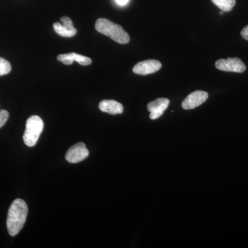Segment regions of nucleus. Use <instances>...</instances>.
Instances as JSON below:
<instances>
[{
  "instance_id": "9",
  "label": "nucleus",
  "mask_w": 248,
  "mask_h": 248,
  "mask_svg": "<svg viewBox=\"0 0 248 248\" xmlns=\"http://www.w3.org/2000/svg\"><path fill=\"white\" fill-rule=\"evenodd\" d=\"M99 108L102 112L114 115L122 114L124 111L122 104L115 100H103L99 104Z\"/></svg>"
},
{
  "instance_id": "11",
  "label": "nucleus",
  "mask_w": 248,
  "mask_h": 248,
  "mask_svg": "<svg viewBox=\"0 0 248 248\" xmlns=\"http://www.w3.org/2000/svg\"><path fill=\"white\" fill-rule=\"evenodd\" d=\"M53 29L59 35L63 37H71L77 33V31L69 30L60 22L54 23Z\"/></svg>"
},
{
  "instance_id": "5",
  "label": "nucleus",
  "mask_w": 248,
  "mask_h": 248,
  "mask_svg": "<svg viewBox=\"0 0 248 248\" xmlns=\"http://www.w3.org/2000/svg\"><path fill=\"white\" fill-rule=\"evenodd\" d=\"M89 151L86 148L85 143L79 142L68 149L65 157L68 162L71 164H77L80 161H84L89 156Z\"/></svg>"
},
{
  "instance_id": "17",
  "label": "nucleus",
  "mask_w": 248,
  "mask_h": 248,
  "mask_svg": "<svg viewBox=\"0 0 248 248\" xmlns=\"http://www.w3.org/2000/svg\"><path fill=\"white\" fill-rule=\"evenodd\" d=\"M223 13H224V11H221V12H220V15H223Z\"/></svg>"
},
{
  "instance_id": "7",
  "label": "nucleus",
  "mask_w": 248,
  "mask_h": 248,
  "mask_svg": "<svg viewBox=\"0 0 248 248\" xmlns=\"http://www.w3.org/2000/svg\"><path fill=\"white\" fill-rule=\"evenodd\" d=\"M161 68V62L155 60H148L139 62L134 66L133 71L135 74L146 76L156 73Z\"/></svg>"
},
{
  "instance_id": "6",
  "label": "nucleus",
  "mask_w": 248,
  "mask_h": 248,
  "mask_svg": "<svg viewBox=\"0 0 248 248\" xmlns=\"http://www.w3.org/2000/svg\"><path fill=\"white\" fill-rule=\"evenodd\" d=\"M208 93L205 91H197L190 93L182 102V108L185 110H191L200 107L208 99Z\"/></svg>"
},
{
  "instance_id": "12",
  "label": "nucleus",
  "mask_w": 248,
  "mask_h": 248,
  "mask_svg": "<svg viewBox=\"0 0 248 248\" xmlns=\"http://www.w3.org/2000/svg\"><path fill=\"white\" fill-rule=\"evenodd\" d=\"M70 57H71L72 62H77L81 66H89L92 63V60L91 58L79 55V54L70 53Z\"/></svg>"
},
{
  "instance_id": "1",
  "label": "nucleus",
  "mask_w": 248,
  "mask_h": 248,
  "mask_svg": "<svg viewBox=\"0 0 248 248\" xmlns=\"http://www.w3.org/2000/svg\"><path fill=\"white\" fill-rule=\"evenodd\" d=\"M28 211L27 204L21 199H17L11 204L6 220V226L11 236H16L22 231L27 221Z\"/></svg>"
},
{
  "instance_id": "3",
  "label": "nucleus",
  "mask_w": 248,
  "mask_h": 248,
  "mask_svg": "<svg viewBox=\"0 0 248 248\" xmlns=\"http://www.w3.org/2000/svg\"><path fill=\"white\" fill-rule=\"evenodd\" d=\"M44 122L39 116L29 117L26 124V129L23 135L24 143L29 147L35 146L41 134L43 131Z\"/></svg>"
},
{
  "instance_id": "16",
  "label": "nucleus",
  "mask_w": 248,
  "mask_h": 248,
  "mask_svg": "<svg viewBox=\"0 0 248 248\" xmlns=\"http://www.w3.org/2000/svg\"><path fill=\"white\" fill-rule=\"evenodd\" d=\"M115 1L120 6H125V4H128L129 0H115Z\"/></svg>"
},
{
  "instance_id": "13",
  "label": "nucleus",
  "mask_w": 248,
  "mask_h": 248,
  "mask_svg": "<svg viewBox=\"0 0 248 248\" xmlns=\"http://www.w3.org/2000/svg\"><path fill=\"white\" fill-rule=\"evenodd\" d=\"M11 71V63L5 59L0 58V76L9 74Z\"/></svg>"
},
{
  "instance_id": "4",
  "label": "nucleus",
  "mask_w": 248,
  "mask_h": 248,
  "mask_svg": "<svg viewBox=\"0 0 248 248\" xmlns=\"http://www.w3.org/2000/svg\"><path fill=\"white\" fill-rule=\"evenodd\" d=\"M215 66L220 71L238 73H244L246 70L244 62L237 58H228L227 60L221 59L216 62Z\"/></svg>"
},
{
  "instance_id": "10",
  "label": "nucleus",
  "mask_w": 248,
  "mask_h": 248,
  "mask_svg": "<svg viewBox=\"0 0 248 248\" xmlns=\"http://www.w3.org/2000/svg\"><path fill=\"white\" fill-rule=\"evenodd\" d=\"M212 1L224 12H230L236 4V0H212Z\"/></svg>"
},
{
  "instance_id": "8",
  "label": "nucleus",
  "mask_w": 248,
  "mask_h": 248,
  "mask_svg": "<svg viewBox=\"0 0 248 248\" xmlns=\"http://www.w3.org/2000/svg\"><path fill=\"white\" fill-rule=\"evenodd\" d=\"M169 104V99L166 98H158L156 100L150 102L147 107L148 111L151 112L150 118L153 120L159 118L168 108Z\"/></svg>"
},
{
  "instance_id": "15",
  "label": "nucleus",
  "mask_w": 248,
  "mask_h": 248,
  "mask_svg": "<svg viewBox=\"0 0 248 248\" xmlns=\"http://www.w3.org/2000/svg\"><path fill=\"white\" fill-rule=\"evenodd\" d=\"M241 35L242 36L243 38L245 40L248 41V25L246 26L242 29L241 32Z\"/></svg>"
},
{
  "instance_id": "2",
  "label": "nucleus",
  "mask_w": 248,
  "mask_h": 248,
  "mask_svg": "<svg viewBox=\"0 0 248 248\" xmlns=\"http://www.w3.org/2000/svg\"><path fill=\"white\" fill-rule=\"evenodd\" d=\"M95 29L103 35L110 37L117 43L125 45L130 41L128 34L123 28L105 18L97 19L95 23Z\"/></svg>"
},
{
  "instance_id": "14",
  "label": "nucleus",
  "mask_w": 248,
  "mask_h": 248,
  "mask_svg": "<svg viewBox=\"0 0 248 248\" xmlns=\"http://www.w3.org/2000/svg\"><path fill=\"white\" fill-rule=\"evenodd\" d=\"M9 113L7 110H0V128L4 126L6 122L9 120Z\"/></svg>"
}]
</instances>
